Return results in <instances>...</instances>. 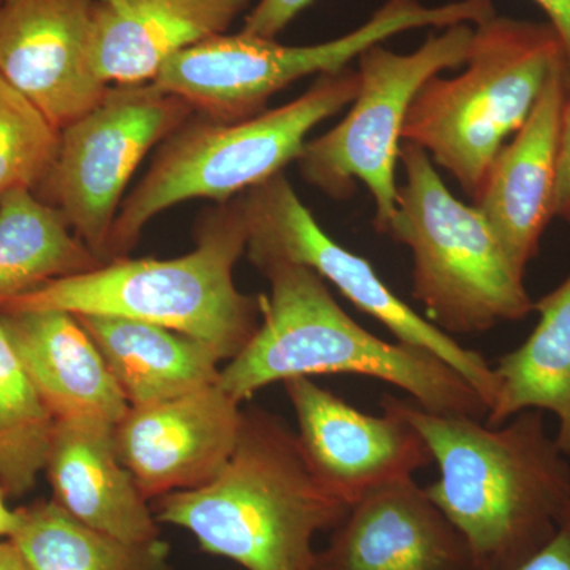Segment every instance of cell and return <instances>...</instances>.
Segmentation results:
<instances>
[{
  "label": "cell",
  "mask_w": 570,
  "mask_h": 570,
  "mask_svg": "<svg viewBox=\"0 0 570 570\" xmlns=\"http://www.w3.org/2000/svg\"><path fill=\"white\" fill-rule=\"evenodd\" d=\"M426 442L439 478L428 497L463 535L474 570H515L560 530L570 509V463L542 411L490 426L482 419L428 412L387 395Z\"/></svg>",
  "instance_id": "1"
},
{
  "label": "cell",
  "mask_w": 570,
  "mask_h": 570,
  "mask_svg": "<svg viewBox=\"0 0 570 570\" xmlns=\"http://www.w3.org/2000/svg\"><path fill=\"white\" fill-rule=\"evenodd\" d=\"M262 318L249 343L220 367V387L239 404L296 377L354 374L407 393L428 412L485 420V401L449 363L412 344L390 343L354 321L307 266L266 261Z\"/></svg>",
  "instance_id": "2"
},
{
  "label": "cell",
  "mask_w": 570,
  "mask_h": 570,
  "mask_svg": "<svg viewBox=\"0 0 570 570\" xmlns=\"http://www.w3.org/2000/svg\"><path fill=\"white\" fill-rule=\"evenodd\" d=\"M156 520L245 570H314L318 532L348 505L309 468L296 433L261 407L243 411L230 459L205 485L153 499Z\"/></svg>",
  "instance_id": "3"
},
{
  "label": "cell",
  "mask_w": 570,
  "mask_h": 570,
  "mask_svg": "<svg viewBox=\"0 0 570 570\" xmlns=\"http://www.w3.org/2000/svg\"><path fill=\"white\" fill-rule=\"evenodd\" d=\"M195 235L197 246L181 257L115 258L0 299V313L56 309L134 318L204 341L228 362L249 343L262 318L261 296L243 294L234 281L247 247L242 197L206 214Z\"/></svg>",
  "instance_id": "4"
},
{
  "label": "cell",
  "mask_w": 570,
  "mask_h": 570,
  "mask_svg": "<svg viewBox=\"0 0 570 570\" xmlns=\"http://www.w3.org/2000/svg\"><path fill=\"white\" fill-rule=\"evenodd\" d=\"M463 67L455 77L436 75L420 88L403 142L422 148L474 202L494 157L530 118L566 58L549 22L494 14L474 26Z\"/></svg>",
  "instance_id": "5"
},
{
  "label": "cell",
  "mask_w": 570,
  "mask_h": 570,
  "mask_svg": "<svg viewBox=\"0 0 570 570\" xmlns=\"http://www.w3.org/2000/svg\"><path fill=\"white\" fill-rule=\"evenodd\" d=\"M358 81V71L346 67L318 75L294 102L253 118L189 119L160 142L148 174L124 198L108 239L107 262L126 257L146 224L165 209L194 198L225 204L283 174L298 160L311 130L354 102Z\"/></svg>",
  "instance_id": "6"
},
{
  "label": "cell",
  "mask_w": 570,
  "mask_h": 570,
  "mask_svg": "<svg viewBox=\"0 0 570 570\" xmlns=\"http://www.w3.org/2000/svg\"><path fill=\"white\" fill-rule=\"evenodd\" d=\"M404 183L385 235L412 253V296L448 335H480L534 313L524 273L478 206L460 202L419 146L403 142Z\"/></svg>",
  "instance_id": "7"
},
{
  "label": "cell",
  "mask_w": 570,
  "mask_h": 570,
  "mask_svg": "<svg viewBox=\"0 0 570 570\" xmlns=\"http://www.w3.org/2000/svg\"><path fill=\"white\" fill-rule=\"evenodd\" d=\"M494 14L493 0H453L436 7L420 0H387L360 28L324 43L287 47L245 32L220 33L168 59L153 82L181 97L205 118L243 121L265 111L268 100L292 82L346 69L367 48L397 33L478 26Z\"/></svg>",
  "instance_id": "8"
},
{
  "label": "cell",
  "mask_w": 570,
  "mask_h": 570,
  "mask_svg": "<svg viewBox=\"0 0 570 570\" xmlns=\"http://www.w3.org/2000/svg\"><path fill=\"white\" fill-rule=\"evenodd\" d=\"M474 26L459 24L428 37L401 55L379 43L358 56V91L343 121L299 154L303 179L321 193L347 200L363 183L376 206L374 227L385 235L396 213V165L409 107L420 88L466 62Z\"/></svg>",
  "instance_id": "9"
},
{
  "label": "cell",
  "mask_w": 570,
  "mask_h": 570,
  "mask_svg": "<svg viewBox=\"0 0 570 570\" xmlns=\"http://www.w3.org/2000/svg\"><path fill=\"white\" fill-rule=\"evenodd\" d=\"M193 112L186 100L154 82L108 86L96 107L63 127L55 163L33 194L59 209L105 264L127 184L146 154Z\"/></svg>",
  "instance_id": "10"
},
{
  "label": "cell",
  "mask_w": 570,
  "mask_h": 570,
  "mask_svg": "<svg viewBox=\"0 0 570 570\" xmlns=\"http://www.w3.org/2000/svg\"><path fill=\"white\" fill-rule=\"evenodd\" d=\"M247 223L246 255L254 266L284 261L307 266L346 296L362 313L385 326L401 343L426 348L449 363L491 407L498 382L482 354L420 316L377 275L362 255L335 242L279 174L239 195Z\"/></svg>",
  "instance_id": "11"
},
{
  "label": "cell",
  "mask_w": 570,
  "mask_h": 570,
  "mask_svg": "<svg viewBox=\"0 0 570 570\" xmlns=\"http://www.w3.org/2000/svg\"><path fill=\"white\" fill-rule=\"evenodd\" d=\"M284 389L307 464L347 504L433 463L426 442L395 412L365 414L311 377L291 379Z\"/></svg>",
  "instance_id": "12"
},
{
  "label": "cell",
  "mask_w": 570,
  "mask_h": 570,
  "mask_svg": "<svg viewBox=\"0 0 570 570\" xmlns=\"http://www.w3.org/2000/svg\"><path fill=\"white\" fill-rule=\"evenodd\" d=\"M96 0H0V75L59 130L108 85L92 69Z\"/></svg>",
  "instance_id": "13"
},
{
  "label": "cell",
  "mask_w": 570,
  "mask_h": 570,
  "mask_svg": "<svg viewBox=\"0 0 570 570\" xmlns=\"http://www.w3.org/2000/svg\"><path fill=\"white\" fill-rule=\"evenodd\" d=\"M243 409L219 382L129 407L115 425L116 452L149 501L205 485L230 459Z\"/></svg>",
  "instance_id": "14"
},
{
  "label": "cell",
  "mask_w": 570,
  "mask_h": 570,
  "mask_svg": "<svg viewBox=\"0 0 570 570\" xmlns=\"http://www.w3.org/2000/svg\"><path fill=\"white\" fill-rule=\"evenodd\" d=\"M332 531L314 570H474L463 535L414 478L366 491Z\"/></svg>",
  "instance_id": "15"
},
{
  "label": "cell",
  "mask_w": 570,
  "mask_h": 570,
  "mask_svg": "<svg viewBox=\"0 0 570 570\" xmlns=\"http://www.w3.org/2000/svg\"><path fill=\"white\" fill-rule=\"evenodd\" d=\"M568 92V71L561 67L551 75L530 118L494 157L474 200L510 261L523 273L554 217L558 146Z\"/></svg>",
  "instance_id": "16"
},
{
  "label": "cell",
  "mask_w": 570,
  "mask_h": 570,
  "mask_svg": "<svg viewBox=\"0 0 570 570\" xmlns=\"http://www.w3.org/2000/svg\"><path fill=\"white\" fill-rule=\"evenodd\" d=\"M250 0H96L92 69L105 85L153 82L187 48L220 36Z\"/></svg>",
  "instance_id": "17"
},
{
  "label": "cell",
  "mask_w": 570,
  "mask_h": 570,
  "mask_svg": "<svg viewBox=\"0 0 570 570\" xmlns=\"http://www.w3.org/2000/svg\"><path fill=\"white\" fill-rule=\"evenodd\" d=\"M0 322L56 422L116 425L129 403L80 321L66 311L0 313Z\"/></svg>",
  "instance_id": "18"
},
{
  "label": "cell",
  "mask_w": 570,
  "mask_h": 570,
  "mask_svg": "<svg viewBox=\"0 0 570 570\" xmlns=\"http://www.w3.org/2000/svg\"><path fill=\"white\" fill-rule=\"evenodd\" d=\"M115 425L56 422L45 474L52 501L92 530L124 542L160 539L151 501L116 452Z\"/></svg>",
  "instance_id": "19"
},
{
  "label": "cell",
  "mask_w": 570,
  "mask_h": 570,
  "mask_svg": "<svg viewBox=\"0 0 570 570\" xmlns=\"http://www.w3.org/2000/svg\"><path fill=\"white\" fill-rule=\"evenodd\" d=\"M130 407L149 406L219 379V354L165 326L112 316H77Z\"/></svg>",
  "instance_id": "20"
},
{
  "label": "cell",
  "mask_w": 570,
  "mask_h": 570,
  "mask_svg": "<svg viewBox=\"0 0 570 570\" xmlns=\"http://www.w3.org/2000/svg\"><path fill=\"white\" fill-rule=\"evenodd\" d=\"M538 324L493 366L498 392L485 423L499 426L524 411L550 412L557 444L570 459V275L534 302Z\"/></svg>",
  "instance_id": "21"
},
{
  "label": "cell",
  "mask_w": 570,
  "mask_h": 570,
  "mask_svg": "<svg viewBox=\"0 0 570 570\" xmlns=\"http://www.w3.org/2000/svg\"><path fill=\"white\" fill-rule=\"evenodd\" d=\"M100 265L63 214L32 190L0 195V299Z\"/></svg>",
  "instance_id": "22"
},
{
  "label": "cell",
  "mask_w": 570,
  "mask_h": 570,
  "mask_svg": "<svg viewBox=\"0 0 570 570\" xmlns=\"http://www.w3.org/2000/svg\"><path fill=\"white\" fill-rule=\"evenodd\" d=\"M18 513L10 540L31 570H168L170 547L163 539L124 542L75 520L52 499Z\"/></svg>",
  "instance_id": "23"
},
{
  "label": "cell",
  "mask_w": 570,
  "mask_h": 570,
  "mask_svg": "<svg viewBox=\"0 0 570 570\" xmlns=\"http://www.w3.org/2000/svg\"><path fill=\"white\" fill-rule=\"evenodd\" d=\"M56 419L0 322V489L21 498L45 471Z\"/></svg>",
  "instance_id": "24"
},
{
  "label": "cell",
  "mask_w": 570,
  "mask_h": 570,
  "mask_svg": "<svg viewBox=\"0 0 570 570\" xmlns=\"http://www.w3.org/2000/svg\"><path fill=\"white\" fill-rule=\"evenodd\" d=\"M61 130L0 75V195L36 190L50 171Z\"/></svg>",
  "instance_id": "25"
},
{
  "label": "cell",
  "mask_w": 570,
  "mask_h": 570,
  "mask_svg": "<svg viewBox=\"0 0 570 570\" xmlns=\"http://www.w3.org/2000/svg\"><path fill=\"white\" fill-rule=\"evenodd\" d=\"M313 2L314 0H258L254 9L246 14L242 32L276 40V37Z\"/></svg>",
  "instance_id": "26"
},
{
  "label": "cell",
  "mask_w": 570,
  "mask_h": 570,
  "mask_svg": "<svg viewBox=\"0 0 570 570\" xmlns=\"http://www.w3.org/2000/svg\"><path fill=\"white\" fill-rule=\"evenodd\" d=\"M554 217L570 224V91L562 108Z\"/></svg>",
  "instance_id": "27"
},
{
  "label": "cell",
  "mask_w": 570,
  "mask_h": 570,
  "mask_svg": "<svg viewBox=\"0 0 570 570\" xmlns=\"http://www.w3.org/2000/svg\"><path fill=\"white\" fill-rule=\"evenodd\" d=\"M515 570H570V509L553 539Z\"/></svg>",
  "instance_id": "28"
},
{
  "label": "cell",
  "mask_w": 570,
  "mask_h": 570,
  "mask_svg": "<svg viewBox=\"0 0 570 570\" xmlns=\"http://www.w3.org/2000/svg\"><path fill=\"white\" fill-rule=\"evenodd\" d=\"M549 18V24L560 37L564 50L568 88L570 91V0H532Z\"/></svg>",
  "instance_id": "29"
},
{
  "label": "cell",
  "mask_w": 570,
  "mask_h": 570,
  "mask_svg": "<svg viewBox=\"0 0 570 570\" xmlns=\"http://www.w3.org/2000/svg\"><path fill=\"white\" fill-rule=\"evenodd\" d=\"M6 491L0 489V540L10 539L20 524V513L17 510L9 509L7 505Z\"/></svg>",
  "instance_id": "30"
},
{
  "label": "cell",
  "mask_w": 570,
  "mask_h": 570,
  "mask_svg": "<svg viewBox=\"0 0 570 570\" xmlns=\"http://www.w3.org/2000/svg\"><path fill=\"white\" fill-rule=\"evenodd\" d=\"M0 570H31L10 539L0 540Z\"/></svg>",
  "instance_id": "31"
}]
</instances>
